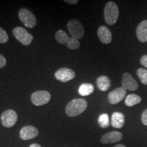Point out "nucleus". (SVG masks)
<instances>
[{"instance_id": "1", "label": "nucleus", "mask_w": 147, "mask_h": 147, "mask_svg": "<svg viewBox=\"0 0 147 147\" xmlns=\"http://www.w3.org/2000/svg\"><path fill=\"white\" fill-rule=\"evenodd\" d=\"M87 102L84 99H74L67 104L65 107V113L70 117H76L87 109Z\"/></svg>"}, {"instance_id": "2", "label": "nucleus", "mask_w": 147, "mask_h": 147, "mask_svg": "<svg viewBox=\"0 0 147 147\" xmlns=\"http://www.w3.org/2000/svg\"><path fill=\"white\" fill-rule=\"evenodd\" d=\"M119 15L118 6L113 1L106 3L104 8V19L108 25H113L117 23Z\"/></svg>"}, {"instance_id": "3", "label": "nucleus", "mask_w": 147, "mask_h": 147, "mask_svg": "<svg viewBox=\"0 0 147 147\" xmlns=\"http://www.w3.org/2000/svg\"><path fill=\"white\" fill-rule=\"evenodd\" d=\"M55 39L59 43L65 45L71 50H76L80 47V42L74 38H70L63 30H59L55 34Z\"/></svg>"}, {"instance_id": "4", "label": "nucleus", "mask_w": 147, "mask_h": 147, "mask_svg": "<svg viewBox=\"0 0 147 147\" xmlns=\"http://www.w3.org/2000/svg\"><path fill=\"white\" fill-rule=\"evenodd\" d=\"M67 29L72 38L76 40L81 39L84 35V29L80 21L71 19L67 23Z\"/></svg>"}, {"instance_id": "5", "label": "nucleus", "mask_w": 147, "mask_h": 147, "mask_svg": "<svg viewBox=\"0 0 147 147\" xmlns=\"http://www.w3.org/2000/svg\"><path fill=\"white\" fill-rule=\"evenodd\" d=\"M18 17L25 27L33 28L36 26V18L30 10L27 8H21L18 12Z\"/></svg>"}, {"instance_id": "6", "label": "nucleus", "mask_w": 147, "mask_h": 147, "mask_svg": "<svg viewBox=\"0 0 147 147\" xmlns=\"http://www.w3.org/2000/svg\"><path fill=\"white\" fill-rule=\"evenodd\" d=\"M13 34L16 39L22 45L29 46L33 40V36L27 32L25 29L21 27H16L13 29Z\"/></svg>"}, {"instance_id": "7", "label": "nucleus", "mask_w": 147, "mask_h": 147, "mask_svg": "<svg viewBox=\"0 0 147 147\" xmlns=\"http://www.w3.org/2000/svg\"><path fill=\"white\" fill-rule=\"evenodd\" d=\"M18 115L13 110H7L1 114V121L3 127L7 128L12 127L17 121Z\"/></svg>"}, {"instance_id": "8", "label": "nucleus", "mask_w": 147, "mask_h": 147, "mask_svg": "<svg viewBox=\"0 0 147 147\" xmlns=\"http://www.w3.org/2000/svg\"><path fill=\"white\" fill-rule=\"evenodd\" d=\"M51 94L46 91H38L34 92L31 96V100L35 106H40L45 105L51 100Z\"/></svg>"}, {"instance_id": "9", "label": "nucleus", "mask_w": 147, "mask_h": 147, "mask_svg": "<svg viewBox=\"0 0 147 147\" xmlns=\"http://www.w3.org/2000/svg\"><path fill=\"white\" fill-rule=\"evenodd\" d=\"M75 76H76V74L74 71L72 69L67 68V67L61 68L55 73V78L63 82L69 81L74 78Z\"/></svg>"}, {"instance_id": "10", "label": "nucleus", "mask_w": 147, "mask_h": 147, "mask_svg": "<svg viewBox=\"0 0 147 147\" xmlns=\"http://www.w3.org/2000/svg\"><path fill=\"white\" fill-rule=\"evenodd\" d=\"M122 87L129 91H134L138 89V84L129 73L126 72L123 74L122 77Z\"/></svg>"}, {"instance_id": "11", "label": "nucleus", "mask_w": 147, "mask_h": 147, "mask_svg": "<svg viewBox=\"0 0 147 147\" xmlns=\"http://www.w3.org/2000/svg\"><path fill=\"white\" fill-rule=\"evenodd\" d=\"M126 90L121 87L113 90L108 95V100L111 104H117L125 98L126 95Z\"/></svg>"}, {"instance_id": "12", "label": "nucleus", "mask_w": 147, "mask_h": 147, "mask_svg": "<svg viewBox=\"0 0 147 147\" xmlns=\"http://www.w3.org/2000/svg\"><path fill=\"white\" fill-rule=\"evenodd\" d=\"M38 130L36 127L32 125L23 127L20 131V138L23 140H28L38 136Z\"/></svg>"}, {"instance_id": "13", "label": "nucleus", "mask_w": 147, "mask_h": 147, "mask_svg": "<svg viewBox=\"0 0 147 147\" xmlns=\"http://www.w3.org/2000/svg\"><path fill=\"white\" fill-rule=\"evenodd\" d=\"M122 139V133L115 131L104 134V135L101 138L100 142L104 144H111V143L118 142L119 141H121Z\"/></svg>"}, {"instance_id": "14", "label": "nucleus", "mask_w": 147, "mask_h": 147, "mask_svg": "<svg viewBox=\"0 0 147 147\" xmlns=\"http://www.w3.org/2000/svg\"><path fill=\"white\" fill-rule=\"evenodd\" d=\"M97 36H98L99 39L102 43L110 44L112 41V34L106 26H101L99 27L97 30Z\"/></svg>"}, {"instance_id": "15", "label": "nucleus", "mask_w": 147, "mask_h": 147, "mask_svg": "<svg viewBox=\"0 0 147 147\" xmlns=\"http://www.w3.org/2000/svg\"><path fill=\"white\" fill-rule=\"evenodd\" d=\"M136 35L140 42L142 43L147 42V20L139 24L136 29Z\"/></svg>"}, {"instance_id": "16", "label": "nucleus", "mask_w": 147, "mask_h": 147, "mask_svg": "<svg viewBox=\"0 0 147 147\" xmlns=\"http://www.w3.org/2000/svg\"><path fill=\"white\" fill-rule=\"evenodd\" d=\"M125 124V115L122 113L115 112L112 115L111 125L113 127L121 129Z\"/></svg>"}, {"instance_id": "17", "label": "nucleus", "mask_w": 147, "mask_h": 147, "mask_svg": "<svg viewBox=\"0 0 147 147\" xmlns=\"http://www.w3.org/2000/svg\"><path fill=\"white\" fill-rule=\"evenodd\" d=\"M96 82L98 89L102 91H107L111 86L110 78L106 76H101L97 78Z\"/></svg>"}, {"instance_id": "18", "label": "nucleus", "mask_w": 147, "mask_h": 147, "mask_svg": "<svg viewBox=\"0 0 147 147\" xmlns=\"http://www.w3.org/2000/svg\"><path fill=\"white\" fill-rule=\"evenodd\" d=\"M94 91V87L93 84L89 83H83L80 86L78 89L79 94L82 96H88Z\"/></svg>"}, {"instance_id": "19", "label": "nucleus", "mask_w": 147, "mask_h": 147, "mask_svg": "<svg viewBox=\"0 0 147 147\" xmlns=\"http://www.w3.org/2000/svg\"><path fill=\"white\" fill-rule=\"evenodd\" d=\"M141 101H142V99L139 95L136 94H129L126 97L125 103L126 106H129V107H131V106H134L140 103Z\"/></svg>"}, {"instance_id": "20", "label": "nucleus", "mask_w": 147, "mask_h": 147, "mask_svg": "<svg viewBox=\"0 0 147 147\" xmlns=\"http://www.w3.org/2000/svg\"><path fill=\"white\" fill-rule=\"evenodd\" d=\"M98 123L102 128H107L110 125L109 116L107 114L104 113L101 115L98 118Z\"/></svg>"}, {"instance_id": "21", "label": "nucleus", "mask_w": 147, "mask_h": 147, "mask_svg": "<svg viewBox=\"0 0 147 147\" xmlns=\"http://www.w3.org/2000/svg\"><path fill=\"white\" fill-rule=\"evenodd\" d=\"M137 75L141 82L144 85H147V70L144 68H138Z\"/></svg>"}, {"instance_id": "22", "label": "nucleus", "mask_w": 147, "mask_h": 147, "mask_svg": "<svg viewBox=\"0 0 147 147\" xmlns=\"http://www.w3.org/2000/svg\"><path fill=\"white\" fill-rule=\"evenodd\" d=\"M8 41V36L4 29L0 27V44L6 43Z\"/></svg>"}, {"instance_id": "23", "label": "nucleus", "mask_w": 147, "mask_h": 147, "mask_svg": "<svg viewBox=\"0 0 147 147\" xmlns=\"http://www.w3.org/2000/svg\"><path fill=\"white\" fill-rule=\"evenodd\" d=\"M141 121L144 125L147 126V109L144 110L142 113V117H141Z\"/></svg>"}, {"instance_id": "24", "label": "nucleus", "mask_w": 147, "mask_h": 147, "mask_svg": "<svg viewBox=\"0 0 147 147\" xmlns=\"http://www.w3.org/2000/svg\"><path fill=\"white\" fill-rule=\"evenodd\" d=\"M6 63L7 62L5 58L3 56V55L0 54V68H3V67H5Z\"/></svg>"}, {"instance_id": "25", "label": "nucleus", "mask_w": 147, "mask_h": 147, "mask_svg": "<svg viewBox=\"0 0 147 147\" xmlns=\"http://www.w3.org/2000/svg\"><path fill=\"white\" fill-rule=\"evenodd\" d=\"M140 63L147 68V55L142 56L140 59Z\"/></svg>"}, {"instance_id": "26", "label": "nucleus", "mask_w": 147, "mask_h": 147, "mask_svg": "<svg viewBox=\"0 0 147 147\" xmlns=\"http://www.w3.org/2000/svg\"><path fill=\"white\" fill-rule=\"evenodd\" d=\"M64 1L66 3H69V4H76L78 2V0H71H71H65Z\"/></svg>"}, {"instance_id": "27", "label": "nucleus", "mask_w": 147, "mask_h": 147, "mask_svg": "<svg viewBox=\"0 0 147 147\" xmlns=\"http://www.w3.org/2000/svg\"><path fill=\"white\" fill-rule=\"evenodd\" d=\"M29 147H42V146L38 144H32L29 146Z\"/></svg>"}, {"instance_id": "28", "label": "nucleus", "mask_w": 147, "mask_h": 147, "mask_svg": "<svg viewBox=\"0 0 147 147\" xmlns=\"http://www.w3.org/2000/svg\"><path fill=\"white\" fill-rule=\"evenodd\" d=\"M114 147H127V146H125L123 144H118V145H116V146Z\"/></svg>"}]
</instances>
